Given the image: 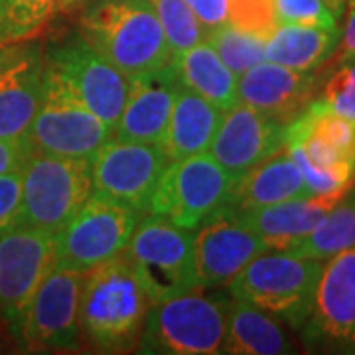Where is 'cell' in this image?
<instances>
[{"mask_svg": "<svg viewBox=\"0 0 355 355\" xmlns=\"http://www.w3.org/2000/svg\"><path fill=\"white\" fill-rule=\"evenodd\" d=\"M150 310L148 296L125 253L83 272L79 330L99 352H130Z\"/></svg>", "mask_w": 355, "mask_h": 355, "instance_id": "cell-1", "label": "cell"}, {"mask_svg": "<svg viewBox=\"0 0 355 355\" xmlns=\"http://www.w3.org/2000/svg\"><path fill=\"white\" fill-rule=\"evenodd\" d=\"M79 36L128 79L172 62L164 30L148 0H95L79 16Z\"/></svg>", "mask_w": 355, "mask_h": 355, "instance_id": "cell-2", "label": "cell"}, {"mask_svg": "<svg viewBox=\"0 0 355 355\" xmlns=\"http://www.w3.org/2000/svg\"><path fill=\"white\" fill-rule=\"evenodd\" d=\"M322 266L324 261L268 249L229 282V294L302 330L314 308Z\"/></svg>", "mask_w": 355, "mask_h": 355, "instance_id": "cell-3", "label": "cell"}, {"mask_svg": "<svg viewBox=\"0 0 355 355\" xmlns=\"http://www.w3.org/2000/svg\"><path fill=\"white\" fill-rule=\"evenodd\" d=\"M191 231L154 214L139 221L125 254L150 306L200 291Z\"/></svg>", "mask_w": 355, "mask_h": 355, "instance_id": "cell-4", "label": "cell"}, {"mask_svg": "<svg viewBox=\"0 0 355 355\" xmlns=\"http://www.w3.org/2000/svg\"><path fill=\"white\" fill-rule=\"evenodd\" d=\"M113 130L76 95L62 71L46 60L38 111L28 130L32 150L91 160Z\"/></svg>", "mask_w": 355, "mask_h": 355, "instance_id": "cell-5", "label": "cell"}, {"mask_svg": "<svg viewBox=\"0 0 355 355\" xmlns=\"http://www.w3.org/2000/svg\"><path fill=\"white\" fill-rule=\"evenodd\" d=\"M91 193V160L30 150L22 164L18 225L58 233Z\"/></svg>", "mask_w": 355, "mask_h": 355, "instance_id": "cell-6", "label": "cell"}, {"mask_svg": "<svg viewBox=\"0 0 355 355\" xmlns=\"http://www.w3.org/2000/svg\"><path fill=\"white\" fill-rule=\"evenodd\" d=\"M227 316V300L209 298L202 291L182 294L150 306L137 347L142 354H221Z\"/></svg>", "mask_w": 355, "mask_h": 355, "instance_id": "cell-7", "label": "cell"}, {"mask_svg": "<svg viewBox=\"0 0 355 355\" xmlns=\"http://www.w3.org/2000/svg\"><path fill=\"white\" fill-rule=\"evenodd\" d=\"M235 178L209 153L170 162L160 178L148 214L184 229H198L227 207Z\"/></svg>", "mask_w": 355, "mask_h": 355, "instance_id": "cell-8", "label": "cell"}, {"mask_svg": "<svg viewBox=\"0 0 355 355\" xmlns=\"http://www.w3.org/2000/svg\"><path fill=\"white\" fill-rule=\"evenodd\" d=\"M142 217L144 214L132 207L91 193L83 207L55 233L58 266L85 272L125 253Z\"/></svg>", "mask_w": 355, "mask_h": 355, "instance_id": "cell-9", "label": "cell"}, {"mask_svg": "<svg viewBox=\"0 0 355 355\" xmlns=\"http://www.w3.org/2000/svg\"><path fill=\"white\" fill-rule=\"evenodd\" d=\"M55 265V233L16 225L0 235V318L16 338L34 292Z\"/></svg>", "mask_w": 355, "mask_h": 355, "instance_id": "cell-10", "label": "cell"}, {"mask_svg": "<svg viewBox=\"0 0 355 355\" xmlns=\"http://www.w3.org/2000/svg\"><path fill=\"white\" fill-rule=\"evenodd\" d=\"M168 164L170 160L158 144L111 139L91 158L93 196L146 216Z\"/></svg>", "mask_w": 355, "mask_h": 355, "instance_id": "cell-11", "label": "cell"}, {"mask_svg": "<svg viewBox=\"0 0 355 355\" xmlns=\"http://www.w3.org/2000/svg\"><path fill=\"white\" fill-rule=\"evenodd\" d=\"M83 272L53 266L26 310L18 342L30 349L67 352L79 347V298Z\"/></svg>", "mask_w": 355, "mask_h": 355, "instance_id": "cell-12", "label": "cell"}, {"mask_svg": "<svg viewBox=\"0 0 355 355\" xmlns=\"http://www.w3.org/2000/svg\"><path fill=\"white\" fill-rule=\"evenodd\" d=\"M302 334L310 345L355 354V247L324 261Z\"/></svg>", "mask_w": 355, "mask_h": 355, "instance_id": "cell-13", "label": "cell"}, {"mask_svg": "<svg viewBox=\"0 0 355 355\" xmlns=\"http://www.w3.org/2000/svg\"><path fill=\"white\" fill-rule=\"evenodd\" d=\"M48 62L62 71L89 111L114 130L127 101L130 79L81 36L53 48Z\"/></svg>", "mask_w": 355, "mask_h": 355, "instance_id": "cell-14", "label": "cell"}, {"mask_svg": "<svg viewBox=\"0 0 355 355\" xmlns=\"http://www.w3.org/2000/svg\"><path fill=\"white\" fill-rule=\"evenodd\" d=\"M263 251H268L265 241L243 223L237 211L223 207L203 221L193 235L200 291L227 286Z\"/></svg>", "mask_w": 355, "mask_h": 355, "instance_id": "cell-15", "label": "cell"}, {"mask_svg": "<svg viewBox=\"0 0 355 355\" xmlns=\"http://www.w3.org/2000/svg\"><path fill=\"white\" fill-rule=\"evenodd\" d=\"M286 127L288 123L279 116L235 103L223 111L207 153L231 176L239 178L284 146Z\"/></svg>", "mask_w": 355, "mask_h": 355, "instance_id": "cell-16", "label": "cell"}, {"mask_svg": "<svg viewBox=\"0 0 355 355\" xmlns=\"http://www.w3.org/2000/svg\"><path fill=\"white\" fill-rule=\"evenodd\" d=\"M46 58L40 46L10 44L0 62V140H28L42 97Z\"/></svg>", "mask_w": 355, "mask_h": 355, "instance_id": "cell-17", "label": "cell"}, {"mask_svg": "<svg viewBox=\"0 0 355 355\" xmlns=\"http://www.w3.org/2000/svg\"><path fill=\"white\" fill-rule=\"evenodd\" d=\"M180 79L172 62L148 73L132 77L121 119L113 130V139L162 144L176 99Z\"/></svg>", "mask_w": 355, "mask_h": 355, "instance_id": "cell-18", "label": "cell"}, {"mask_svg": "<svg viewBox=\"0 0 355 355\" xmlns=\"http://www.w3.org/2000/svg\"><path fill=\"white\" fill-rule=\"evenodd\" d=\"M345 193L347 190L322 196H302L237 214L243 223L254 235H259L270 251H288L318 227V223Z\"/></svg>", "mask_w": 355, "mask_h": 355, "instance_id": "cell-19", "label": "cell"}, {"mask_svg": "<svg viewBox=\"0 0 355 355\" xmlns=\"http://www.w3.org/2000/svg\"><path fill=\"white\" fill-rule=\"evenodd\" d=\"M312 85L314 77L310 71H296L265 60L237 77V99L291 123L310 99Z\"/></svg>", "mask_w": 355, "mask_h": 355, "instance_id": "cell-20", "label": "cell"}, {"mask_svg": "<svg viewBox=\"0 0 355 355\" xmlns=\"http://www.w3.org/2000/svg\"><path fill=\"white\" fill-rule=\"evenodd\" d=\"M302 196H310V191L306 188L300 168L292 160L284 144L261 164L235 178L227 207L233 211H247Z\"/></svg>", "mask_w": 355, "mask_h": 355, "instance_id": "cell-21", "label": "cell"}, {"mask_svg": "<svg viewBox=\"0 0 355 355\" xmlns=\"http://www.w3.org/2000/svg\"><path fill=\"white\" fill-rule=\"evenodd\" d=\"M221 116L223 111L219 107L180 83L164 140L160 144L166 158L170 162H178L193 154L207 153Z\"/></svg>", "mask_w": 355, "mask_h": 355, "instance_id": "cell-22", "label": "cell"}, {"mask_svg": "<svg viewBox=\"0 0 355 355\" xmlns=\"http://www.w3.org/2000/svg\"><path fill=\"white\" fill-rule=\"evenodd\" d=\"M221 352L233 355H282L292 354L294 347L277 318L231 296Z\"/></svg>", "mask_w": 355, "mask_h": 355, "instance_id": "cell-23", "label": "cell"}, {"mask_svg": "<svg viewBox=\"0 0 355 355\" xmlns=\"http://www.w3.org/2000/svg\"><path fill=\"white\" fill-rule=\"evenodd\" d=\"M172 65L184 87L191 89L221 111L231 109L237 99V76L221 62L207 40L190 50L172 55Z\"/></svg>", "mask_w": 355, "mask_h": 355, "instance_id": "cell-24", "label": "cell"}, {"mask_svg": "<svg viewBox=\"0 0 355 355\" xmlns=\"http://www.w3.org/2000/svg\"><path fill=\"white\" fill-rule=\"evenodd\" d=\"M340 44V30L279 24L266 38V62L296 71H312L324 64Z\"/></svg>", "mask_w": 355, "mask_h": 355, "instance_id": "cell-25", "label": "cell"}, {"mask_svg": "<svg viewBox=\"0 0 355 355\" xmlns=\"http://www.w3.org/2000/svg\"><path fill=\"white\" fill-rule=\"evenodd\" d=\"M349 247H355V184L326 214L318 227L286 253L328 261Z\"/></svg>", "mask_w": 355, "mask_h": 355, "instance_id": "cell-26", "label": "cell"}, {"mask_svg": "<svg viewBox=\"0 0 355 355\" xmlns=\"http://www.w3.org/2000/svg\"><path fill=\"white\" fill-rule=\"evenodd\" d=\"M81 0H0V46L34 38L60 14Z\"/></svg>", "mask_w": 355, "mask_h": 355, "instance_id": "cell-27", "label": "cell"}, {"mask_svg": "<svg viewBox=\"0 0 355 355\" xmlns=\"http://www.w3.org/2000/svg\"><path fill=\"white\" fill-rule=\"evenodd\" d=\"M205 40L217 51L221 62L239 77L257 64L265 62L266 38L253 32H247L233 24H221L209 30Z\"/></svg>", "mask_w": 355, "mask_h": 355, "instance_id": "cell-28", "label": "cell"}, {"mask_svg": "<svg viewBox=\"0 0 355 355\" xmlns=\"http://www.w3.org/2000/svg\"><path fill=\"white\" fill-rule=\"evenodd\" d=\"M164 30L172 55L190 50L205 40L207 32L186 0H148Z\"/></svg>", "mask_w": 355, "mask_h": 355, "instance_id": "cell-29", "label": "cell"}, {"mask_svg": "<svg viewBox=\"0 0 355 355\" xmlns=\"http://www.w3.org/2000/svg\"><path fill=\"white\" fill-rule=\"evenodd\" d=\"M306 132L326 140L355 164V123L330 111L322 101L312 103L304 113L292 121Z\"/></svg>", "mask_w": 355, "mask_h": 355, "instance_id": "cell-30", "label": "cell"}, {"mask_svg": "<svg viewBox=\"0 0 355 355\" xmlns=\"http://www.w3.org/2000/svg\"><path fill=\"white\" fill-rule=\"evenodd\" d=\"M275 12L279 24L340 30L338 16L331 12L326 0H275Z\"/></svg>", "mask_w": 355, "mask_h": 355, "instance_id": "cell-31", "label": "cell"}, {"mask_svg": "<svg viewBox=\"0 0 355 355\" xmlns=\"http://www.w3.org/2000/svg\"><path fill=\"white\" fill-rule=\"evenodd\" d=\"M229 24L268 38L279 26L275 0H229Z\"/></svg>", "mask_w": 355, "mask_h": 355, "instance_id": "cell-32", "label": "cell"}, {"mask_svg": "<svg viewBox=\"0 0 355 355\" xmlns=\"http://www.w3.org/2000/svg\"><path fill=\"white\" fill-rule=\"evenodd\" d=\"M322 101L330 111L355 123V60L342 62L322 89Z\"/></svg>", "mask_w": 355, "mask_h": 355, "instance_id": "cell-33", "label": "cell"}, {"mask_svg": "<svg viewBox=\"0 0 355 355\" xmlns=\"http://www.w3.org/2000/svg\"><path fill=\"white\" fill-rule=\"evenodd\" d=\"M22 196V166L0 174V235L18 225Z\"/></svg>", "mask_w": 355, "mask_h": 355, "instance_id": "cell-34", "label": "cell"}, {"mask_svg": "<svg viewBox=\"0 0 355 355\" xmlns=\"http://www.w3.org/2000/svg\"><path fill=\"white\" fill-rule=\"evenodd\" d=\"M205 32L229 22V0H186Z\"/></svg>", "mask_w": 355, "mask_h": 355, "instance_id": "cell-35", "label": "cell"}, {"mask_svg": "<svg viewBox=\"0 0 355 355\" xmlns=\"http://www.w3.org/2000/svg\"><path fill=\"white\" fill-rule=\"evenodd\" d=\"M28 140H0V174H6L14 168H20L24 164L26 156L30 153Z\"/></svg>", "mask_w": 355, "mask_h": 355, "instance_id": "cell-36", "label": "cell"}, {"mask_svg": "<svg viewBox=\"0 0 355 355\" xmlns=\"http://www.w3.org/2000/svg\"><path fill=\"white\" fill-rule=\"evenodd\" d=\"M355 60V0H345V24L340 42V62Z\"/></svg>", "mask_w": 355, "mask_h": 355, "instance_id": "cell-37", "label": "cell"}, {"mask_svg": "<svg viewBox=\"0 0 355 355\" xmlns=\"http://www.w3.org/2000/svg\"><path fill=\"white\" fill-rule=\"evenodd\" d=\"M326 4L331 8V12L336 14L338 18L342 16L343 8H345V0H326Z\"/></svg>", "mask_w": 355, "mask_h": 355, "instance_id": "cell-38", "label": "cell"}, {"mask_svg": "<svg viewBox=\"0 0 355 355\" xmlns=\"http://www.w3.org/2000/svg\"><path fill=\"white\" fill-rule=\"evenodd\" d=\"M4 51H6V46H0V62H2V58H4Z\"/></svg>", "mask_w": 355, "mask_h": 355, "instance_id": "cell-39", "label": "cell"}]
</instances>
